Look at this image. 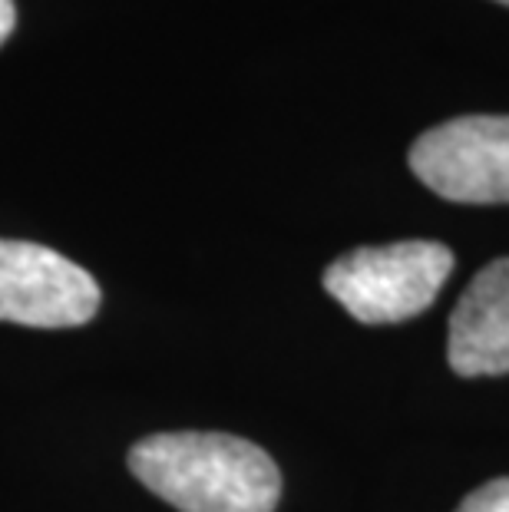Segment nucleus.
<instances>
[{
	"label": "nucleus",
	"instance_id": "5",
	"mask_svg": "<svg viewBox=\"0 0 509 512\" xmlns=\"http://www.w3.org/2000/svg\"><path fill=\"white\" fill-rule=\"evenodd\" d=\"M447 364L460 377L509 374V258L480 268L450 314Z\"/></svg>",
	"mask_w": 509,
	"mask_h": 512
},
{
	"label": "nucleus",
	"instance_id": "8",
	"mask_svg": "<svg viewBox=\"0 0 509 512\" xmlns=\"http://www.w3.org/2000/svg\"><path fill=\"white\" fill-rule=\"evenodd\" d=\"M500 4H506V7H509V0H500Z\"/></svg>",
	"mask_w": 509,
	"mask_h": 512
},
{
	"label": "nucleus",
	"instance_id": "4",
	"mask_svg": "<svg viewBox=\"0 0 509 512\" xmlns=\"http://www.w3.org/2000/svg\"><path fill=\"white\" fill-rule=\"evenodd\" d=\"M100 285L47 245L0 238V321L24 328H80L100 311Z\"/></svg>",
	"mask_w": 509,
	"mask_h": 512
},
{
	"label": "nucleus",
	"instance_id": "3",
	"mask_svg": "<svg viewBox=\"0 0 509 512\" xmlns=\"http://www.w3.org/2000/svg\"><path fill=\"white\" fill-rule=\"evenodd\" d=\"M414 176L440 199L463 205L509 202V116H457L410 146Z\"/></svg>",
	"mask_w": 509,
	"mask_h": 512
},
{
	"label": "nucleus",
	"instance_id": "7",
	"mask_svg": "<svg viewBox=\"0 0 509 512\" xmlns=\"http://www.w3.org/2000/svg\"><path fill=\"white\" fill-rule=\"evenodd\" d=\"M14 24H17V7H14V0H0V47H4L7 37L14 34Z\"/></svg>",
	"mask_w": 509,
	"mask_h": 512
},
{
	"label": "nucleus",
	"instance_id": "2",
	"mask_svg": "<svg viewBox=\"0 0 509 512\" xmlns=\"http://www.w3.org/2000/svg\"><path fill=\"white\" fill-rule=\"evenodd\" d=\"M457 258L443 242L364 245L324 268V291L361 324H397L427 311Z\"/></svg>",
	"mask_w": 509,
	"mask_h": 512
},
{
	"label": "nucleus",
	"instance_id": "1",
	"mask_svg": "<svg viewBox=\"0 0 509 512\" xmlns=\"http://www.w3.org/2000/svg\"><path fill=\"white\" fill-rule=\"evenodd\" d=\"M129 470L179 512H275L281 496L272 456L232 433H153L129 450Z\"/></svg>",
	"mask_w": 509,
	"mask_h": 512
},
{
	"label": "nucleus",
	"instance_id": "6",
	"mask_svg": "<svg viewBox=\"0 0 509 512\" xmlns=\"http://www.w3.org/2000/svg\"><path fill=\"white\" fill-rule=\"evenodd\" d=\"M457 512H509V476L476 486L457 506Z\"/></svg>",
	"mask_w": 509,
	"mask_h": 512
}]
</instances>
